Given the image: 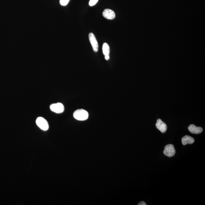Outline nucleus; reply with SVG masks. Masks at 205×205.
I'll return each instance as SVG.
<instances>
[{"instance_id":"11","label":"nucleus","mask_w":205,"mask_h":205,"mask_svg":"<svg viewBox=\"0 0 205 205\" xmlns=\"http://www.w3.org/2000/svg\"><path fill=\"white\" fill-rule=\"evenodd\" d=\"M70 0H60V3L62 6H66L69 2Z\"/></svg>"},{"instance_id":"7","label":"nucleus","mask_w":205,"mask_h":205,"mask_svg":"<svg viewBox=\"0 0 205 205\" xmlns=\"http://www.w3.org/2000/svg\"><path fill=\"white\" fill-rule=\"evenodd\" d=\"M156 128L162 133H165L167 129L166 124L160 119H158L156 124Z\"/></svg>"},{"instance_id":"1","label":"nucleus","mask_w":205,"mask_h":205,"mask_svg":"<svg viewBox=\"0 0 205 205\" xmlns=\"http://www.w3.org/2000/svg\"><path fill=\"white\" fill-rule=\"evenodd\" d=\"M74 117L76 119L80 121H84L87 120L89 117L88 112L83 109H77L74 111Z\"/></svg>"},{"instance_id":"13","label":"nucleus","mask_w":205,"mask_h":205,"mask_svg":"<svg viewBox=\"0 0 205 205\" xmlns=\"http://www.w3.org/2000/svg\"><path fill=\"white\" fill-rule=\"evenodd\" d=\"M146 203L145 202L142 201L139 203L138 205H146Z\"/></svg>"},{"instance_id":"12","label":"nucleus","mask_w":205,"mask_h":205,"mask_svg":"<svg viewBox=\"0 0 205 205\" xmlns=\"http://www.w3.org/2000/svg\"><path fill=\"white\" fill-rule=\"evenodd\" d=\"M99 0H90L89 2V5L90 6H93L97 3Z\"/></svg>"},{"instance_id":"6","label":"nucleus","mask_w":205,"mask_h":205,"mask_svg":"<svg viewBox=\"0 0 205 205\" xmlns=\"http://www.w3.org/2000/svg\"><path fill=\"white\" fill-rule=\"evenodd\" d=\"M102 15L104 17L108 20H113L115 17V12L110 9H106L104 10L102 12Z\"/></svg>"},{"instance_id":"4","label":"nucleus","mask_w":205,"mask_h":205,"mask_svg":"<svg viewBox=\"0 0 205 205\" xmlns=\"http://www.w3.org/2000/svg\"><path fill=\"white\" fill-rule=\"evenodd\" d=\"M50 108L51 111L56 113L60 114L64 112V107L62 103H58L52 104L50 106Z\"/></svg>"},{"instance_id":"10","label":"nucleus","mask_w":205,"mask_h":205,"mask_svg":"<svg viewBox=\"0 0 205 205\" xmlns=\"http://www.w3.org/2000/svg\"><path fill=\"white\" fill-rule=\"evenodd\" d=\"M102 52L103 55H109L110 53V48L109 45L106 43H103L102 45Z\"/></svg>"},{"instance_id":"9","label":"nucleus","mask_w":205,"mask_h":205,"mask_svg":"<svg viewBox=\"0 0 205 205\" xmlns=\"http://www.w3.org/2000/svg\"><path fill=\"white\" fill-rule=\"evenodd\" d=\"M194 140L193 137L190 136L186 135L183 137L181 139V142L183 145H186L187 144H192L194 143Z\"/></svg>"},{"instance_id":"2","label":"nucleus","mask_w":205,"mask_h":205,"mask_svg":"<svg viewBox=\"0 0 205 205\" xmlns=\"http://www.w3.org/2000/svg\"><path fill=\"white\" fill-rule=\"evenodd\" d=\"M36 125L39 128L44 131H46L49 128V125L48 121L42 117H39L36 120Z\"/></svg>"},{"instance_id":"5","label":"nucleus","mask_w":205,"mask_h":205,"mask_svg":"<svg viewBox=\"0 0 205 205\" xmlns=\"http://www.w3.org/2000/svg\"><path fill=\"white\" fill-rule=\"evenodd\" d=\"M89 41L92 47L93 51L95 52H97L99 49V45L96 40V36L93 33H89Z\"/></svg>"},{"instance_id":"14","label":"nucleus","mask_w":205,"mask_h":205,"mask_svg":"<svg viewBox=\"0 0 205 205\" xmlns=\"http://www.w3.org/2000/svg\"><path fill=\"white\" fill-rule=\"evenodd\" d=\"M105 59L108 61L110 57L109 55H105Z\"/></svg>"},{"instance_id":"3","label":"nucleus","mask_w":205,"mask_h":205,"mask_svg":"<svg viewBox=\"0 0 205 205\" xmlns=\"http://www.w3.org/2000/svg\"><path fill=\"white\" fill-rule=\"evenodd\" d=\"M163 153L168 157H171L174 156L175 153V149L172 144H168L165 146L163 151Z\"/></svg>"},{"instance_id":"8","label":"nucleus","mask_w":205,"mask_h":205,"mask_svg":"<svg viewBox=\"0 0 205 205\" xmlns=\"http://www.w3.org/2000/svg\"><path fill=\"white\" fill-rule=\"evenodd\" d=\"M188 129L190 133L194 134H200L203 131V129L201 127L196 126L193 124L190 125Z\"/></svg>"}]
</instances>
